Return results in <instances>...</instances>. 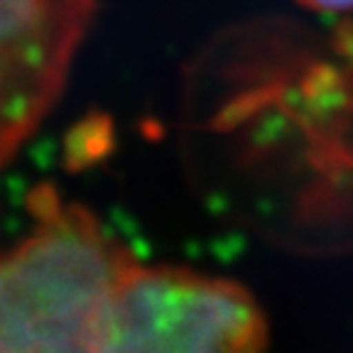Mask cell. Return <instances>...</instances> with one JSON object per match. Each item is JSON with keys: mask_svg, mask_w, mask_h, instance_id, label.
<instances>
[{"mask_svg": "<svg viewBox=\"0 0 353 353\" xmlns=\"http://www.w3.org/2000/svg\"><path fill=\"white\" fill-rule=\"evenodd\" d=\"M30 214L28 233L0 253V353H108L132 253L50 184L30 194Z\"/></svg>", "mask_w": 353, "mask_h": 353, "instance_id": "1", "label": "cell"}, {"mask_svg": "<svg viewBox=\"0 0 353 353\" xmlns=\"http://www.w3.org/2000/svg\"><path fill=\"white\" fill-rule=\"evenodd\" d=\"M268 341L260 304L228 277L132 258L118 282L108 353H268Z\"/></svg>", "mask_w": 353, "mask_h": 353, "instance_id": "2", "label": "cell"}, {"mask_svg": "<svg viewBox=\"0 0 353 353\" xmlns=\"http://www.w3.org/2000/svg\"><path fill=\"white\" fill-rule=\"evenodd\" d=\"M96 0H0V170L59 99Z\"/></svg>", "mask_w": 353, "mask_h": 353, "instance_id": "3", "label": "cell"}, {"mask_svg": "<svg viewBox=\"0 0 353 353\" xmlns=\"http://www.w3.org/2000/svg\"><path fill=\"white\" fill-rule=\"evenodd\" d=\"M299 6L316 12H351L353 0H297Z\"/></svg>", "mask_w": 353, "mask_h": 353, "instance_id": "4", "label": "cell"}]
</instances>
